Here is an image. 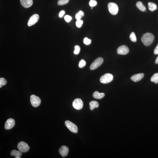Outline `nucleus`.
I'll return each instance as SVG.
<instances>
[{
	"mask_svg": "<svg viewBox=\"0 0 158 158\" xmlns=\"http://www.w3.org/2000/svg\"><path fill=\"white\" fill-rule=\"evenodd\" d=\"M69 149L66 146H62L59 150V152L62 157H65L68 154Z\"/></svg>",
	"mask_w": 158,
	"mask_h": 158,
	"instance_id": "obj_12",
	"label": "nucleus"
},
{
	"mask_svg": "<svg viewBox=\"0 0 158 158\" xmlns=\"http://www.w3.org/2000/svg\"><path fill=\"white\" fill-rule=\"evenodd\" d=\"M70 0H59L58 2V5L62 6L67 4L69 2Z\"/></svg>",
	"mask_w": 158,
	"mask_h": 158,
	"instance_id": "obj_22",
	"label": "nucleus"
},
{
	"mask_svg": "<svg viewBox=\"0 0 158 158\" xmlns=\"http://www.w3.org/2000/svg\"><path fill=\"white\" fill-rule=\"evenodd\" d=\"M11 155L12 156H15V158H20L22 154L21 151L14 150L11 151Z\"/></svg>",
	"mask_w": 158,
	"mask_h": 158,
	"instance_id": "obj_17",
	"label": "nucleus"
},
{
	"mask_svg": "<svg viewBox=\"0 0 158 158\" xmlns=\"http://www.w3.org/2000/svg\"><path fill=\"white\" fill-rule=\"evenodd\" d=\"M148 5L150 11H153L157 9V6L155 3L149 2L148 3Z\"/></svg>",
	"mask_w": 158,
	"mask_h": 158,
	"instance_id": "obj_19",
	"label": "nucleus"
},
{
	"mask_svg": "<svg viewBox=\"0 0 158 158\" xmlns=\"http://www.w3.org/2000/svg\"><path fill=\"white\" fill-rule=\"evenodd\" d=\"M83 103L80 98H76L73 101V106L77 110H80L83 107Z\"/></svg>",
	"mask_w": 158,
	"mask_h": 158,
	"instance_id": "obj_8",
	"label": "nucleus"
},
{
	"mask_svg": "<svg viewBox=\"0 0 158 158\" xmlns=\"http://www.w3.org/2000/svg\"><path fill=\"white\" fill-rule=\"evenodd\" d=\"M92 40L91 39H88L86 37L84 38V43L86 45H89L91 43Z\"/></svg>",
	"mask_w": 158,
	"mask_h": 158,
	"instance_id": "obj_29",
	"label": "nucleus"
},
{
	"mask_svg": "<svg viewBox=\"0 0 158 158\" xmlns=\"http://www.w3.org/2000/svg\"><path fill=\"white\" fill-rule=\"evenodd\" d=\"M129 51V48L125 45L121 46L119 47L117 50V54L121 55H125L128 53Z\"/></svg>",
	"mask_w": 158,
	"mask_h": 158,
	"instance_id": "obj_10",
	"label": "nucleus"
},
{
	"mask_svg": "<svg viewBox=\"0 0 158 158\" xmlns=\"http://www.w3.org/2000/svg\"><path fill=\"white\" fill-rule=\"evenodd\" d=\"M64 19L66 22H70L72 19V18L69 15H66L65 16Z\"/></svg>",
	"mask_w": 158,
	"mask_h": 158,
	"instance_id": "obj_30",
	"label": "nucleus"
},
{
	"mask_svg": "<svg viewBox=\"0 0 158 158\" xmlns=\"http://www.w3.org/2000/svg\"><path fill=\"white\" fill-rule=\"evenodd\" d=\"M103 62V58L101 57H99L95 60L91 65L90 67V69L94 70L100 66Z\"/></svg>",
	"mask_w": 158,
	"mask_h": 158,
	"instance_id": "obj_3",
	"label": "nucleus"
},
{
	"mask_svg": "<svg viewBox=\"0 0 158 158\" xmlns=\"http://www.w3.org/2000/svg\"><path fill=\"white\" fill-rule=\"evenodd\" d=\"M105 96L104 93H100L98 91H95L93 93V96L94 98L96 99H101L103 98Z\"/></svg>",
	"mask_w": 158,
	"mask_h": 158,
	"instance_id": "obj_15",
	"label": "nucleus"
},
{
	"mask_svg": "<svg viewBox=\"0 0 158 158\" xmlns=\"http://www.w3.org/2000/svg\"><path fill=\"white\" fill-rule=\"evenodd\" d=\"M154 39V36L152 34L150 33H146L143 35L141 38V40L145 46L151 45Z\"/></svg>",
	"mask_w": 158,
	"mask_h": 158,
	"instance_id": "obj_1",
	"label": "nucleus"
},
{
	"mask_svg": "<svg viewBox=\"0 0 158 158\" xmlns=\"http://www.w3.org/2000/svg\"><path fill=\"white\" fill-rule=\"evenodd\" d=\"M66 127L72 132L76 133L78 132V129L76 126L70 121L66 120L65 122Z\"/></svg>",
	"mask_w": 158,
	"mask_h": 158,
	"instance_id": "obj_6",
	"label": "nucleus"
},
{
	"mask_svg": "<svg viewBox=\"0 0 158 158\" xmlns=\"http://www.w3.org/2000/svg\"><path fill=\"white\" fill-rule=\"evenodd\" d=\"M129 38L132 41L134 42H136L137 38L134 32H132L130 35Z\"/></svg>",
	"mask_w": 158,
	"mask_h": 158,
	"instance_id": "obj_23",
	"label": "nucleus"
},
{
	"mask_svg": "<svg viewBox=\"0 0 158 158\" xmlns=\"http://www.w3.org/2000/svg\"><path fill=\"white\" fill-rule=\"evenodd\" d=\"M30 101L32 106L35 108L39 106L41 103V100L39 97L34 95L30 97Z\"/></svg>",
	"mask_w": 158,
	"mask_h": 158,
	"instance_id": "obj_5",
	"label": "nucleus"
},
{
	"mask_svg": "<svg viewBox=\"0 0 158 158\" xmlns=\"http://www.w3.org/2000/svg\"><path fill=\"white\" fill-rule=\"evenodd\" d=\"M7 81L4 78H0V88H1L3 86H5L7 84Z\"/></svg>",
	"mask_w": 158,
	"mask_h": 158,
	"instance_id": "obj_24",
	"label": "nucleus"
},
{
	"mask_svg": "<svg viewBox=\"0 0 158 158\" xmlns=\"http://www.w3.org/2000/svg\"><path fill=\"white\" fill-rule=\"evenodd\" d=\"M113 78V76L112 74L107 73L101 77L100 82L103 84H108L112 81Z\"/></svg>",
	"mask_w": 158,
	"mask_h": 158,
	"instance_id": "obj_2",
	"label": "nucleus"
},
{
	"mask_svg": "<svg viewBox=\"0 0 158 158\" xmlns=\"http://www.w3.org/2000/svg\"><path fill=\"white\" fill-rule=\"evenodd\" d=\"M39 19V16L38 14H34L30 18L29 21H28V26H31L34 25L37 22Z\"/></svg>",
	"mask_w": 158,
	"mask_h": 158,
	"instance_id": "obj_9",
	"label": "nucleus"
},
{
	"mask_svg": "<svg viewBox=\"0 0 158 158\" xmlns=\"http://www.w3.org/2000/svg\"><path fill=\"white\" fill-rule=\"evenodd\" d=\"M84 12L81 10H80L76 13L75 17L77 20H80L82 19V17H84Z\"/></svg>",
	"mask_w": 158,
	"mask_h": 158,
	"instance_id": "obj_20",
	"label": "nucleus"
},
{
	"mask_svg": "<svg viewBox=\"0 0 158 158\" xmlns=\"http://www.w3.org/2000/svg\"><path fill=\"white\" fill-rule=\"evenodd\" d=\"M136 6L140 10L144 12L145 11L146 7L144 5H143V4L141 1L137 2L136 3Z\"/></svg>",
	"mask_w": 158,
	"mask_h": 158,
	"instance_id": "obj_18",
	"label": "nucleus"
},
{
	"mask_svg": "<svg viewBox=\"0 0 158 158\" xmlns=\"http://www.w3.org/2000/svg\"><path fill=\"white\" fill-rule=\"evenodd\" d=\"M154 53L155 54H158V44L154 50Z\"/></svg>",
	"mask_w": 158,
	"mask_h": 158,
	"instance_id": "obj_31",
	"label": "nucleus"
},
{
	"mask_svg": "<svg viewBox=\"0 0 158 158\" xmlns=\"http://www.w3.org/2000/svg\"><path fill=\"white\" fill-rule=\"evenodd\" d=\"M15 121L14 119L9 118L8 119L5 123V128L6 130L10 129L15 126Z\"/></svg>",
	"mask_w": 158,
	"mask_h": 158,
	"instance_id": "obj_11",
	"label": "nucleus"
},
{
	"mask_svg": "<svg viewBox=\"0 0 158 158\" xmlns=\"http://www.w3.org/2000/svg\"><path fill=\"white\" fill-rule=\"evenodd\" d=\"M151 81V82H154L156 84H157L158 83V73L154 74L152 76Z\"/></svg>",
	"mask_w": 158,
	"mask_h": 158,
	"instance_id": "obj_21",
	"label": "nucleus"
},
{
	"mask_svg": "<svg viewBox=\"0 0 158 158\" xmlns=\"http://www.w3.org/2000/svg\"><path fill=\"white\" fill-rule=\"evenodd\" d=\"M90 106V109L91 110H94L95 108H98L99 104L98 102L96 101H91L89 103Z\"/></svg>",
	"mask_w": 158,
	"mask_h": 158,
	"instance_id": "obj_16",
	"label": "nucleus"
},
{
	"mask_svg": "<svg viewBox=\"0 0 158 158\" xmlns=\"http://www.w3.org/2000/svg\"><path fill=\"white\" fill-rule=\"evenodd\" d=\"M155 62L156 64H158V56L157 58L156 59Z\"/></svg>",
	"mask_w": 158,
	"mask_h": 158,
	"instance_id": "obj_33",
	"label": "nucleus"
},
{
	"mask_svg": "<svg viewBox=\"0 0 158 158\" xmlns=\"http://www.w3.org/2000/svg\"><path fill=\"white\" fill-rule=\"evenodd\" d=\"M21 5L25 8H29L33 4V0H20Z\"/></svg>",
	"mask_w": 158,
	"mask_h": 158,
	"instance_id": "obj_13",
	"label": "nucleus"
},
{
	"mask_svg": "<svg viewBox=\"0 0 158 158\" xmlns=\"http://www.w3.org/2000/svg\"><path fill=\"white\" fill-rule=\"evenodd\" d=\"M144 76L142 73L134 74L131 77V80L135 82L139 81L142 79Z\"/></svg>",
	"mask_w": 158,
	"mask_h": 158,
	"instance_id": "obj_14",
	"label": "nucleus"
},
{
	"mask_svg": "<svg viewBox=\"0 0 158 158\" xmlns=\"http://www.w3.org/2000/svg\"><path fill=\"white\" fill-rule=\"evenodd\" d=\"M17 147L19 151L22 153H26L29 151L30 148L27 144L23 141L18 143Z\"/></svg>",
	"mask_w": 158,
	"mask_h": 158,
	"instance_id": "obj_7",
	"label": "nucleus"
},
{
	"mask_svg": "<svg viewBox=\"0 0 158 158\" xmlns=\"http://www.w3.org/2000/svg\"><path fill=\"white\" fill-rule=\"evenodd\" d=\"M108 8L110 13L112 15H115L118 13L119 9L118 6L114 3H110L108 5Z\"/></svg>",
	"mask_w": 158,
	"mask_h": 158,
	"instance_id": "obj_4",
	"label": "nucleus"
},
{
	"mask_svg": "<svg viewBox=\"0 0 158 158\" xmlns=\"http://www.w3.org/2000/svg\"><path fill=\"white\" fill-rule=\"evenodd\" d=\"M83 24V21L81 19L77 20L76 22V26L78 28L81 27Z\"/></svg>",
	"mask_w": 158,
	"mask_h": 158,
	"instance_id": "obj_27",
	"label": "nucleus"
},
{
	"mask_svg": "<svg viewBox=\"0 0 158 158\" xmlns=\"http://www.w3.org/2000/svg\"><path fill=\"white\" fill-rule=\"evenodd\" d=\"M97 3L96 0H91L89 2V5L91 7L95 6L97 5Z\"/></svg>",
	"mask_w": 158,
	"mask_h": 158,
	"instance_id": "obj_28",
	"label": "nucleus"
},
{
	"mask_svg": "<svg viewBox=\"0 0 158 158\" xmlns=\"http://www.w3.org/2000/svg\"><path fill=\"white\" fill-rule=\"evenodd\" d=\"M65 13V11L63 10H62L60 12L59 14V16L60 17H62L64 15Z\"/></svg>",
	"mask_w": 158,
	"mask_h": 158,
	"instance_id": "obj_32",
	"label": "nucleus"
},
{
	"mask_svg": "<svg viewBox=\"0 0 158 158\" xmlns=\"http://www.w3.org/2000/svg\"><path fill=\"white\" fill-rule=\"evenodd\" d=\"M80 46L78 45H76L74 46V53L75 54H78L80 51Z\"/></svg>",
	"mask_w": 158,
	"mask_h": 158,
	"instance_id": "obj_26",
	"label": "nucleus"
},
{
	"mask_svg": "<svg viewBox=\"0 0 158 158\" xmlns=\"http://www.w3.org/2000/svg\"><path fill=\"white\" fill-rule=\"evenodd\" d=\"M86 63L84 60H81L79 63L78 66L80 68H83L86 66Z\"/></svg>",
	"mask_w": 158,
	"mask_h": 158,
	"instance_id": "obj_25",
	"label": "nucleus"
}]
</instances>
